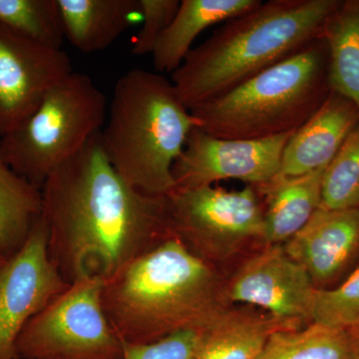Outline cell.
<instances>
[{
  "mask_svg": "<svg viewBox=\"0 0 359 359\" xmlns=\"http://www.w3.org/2000/svg\"><path fill=\"white\" fill-rule=\"evenodd\" d=\"M323 36L228 93L190 109L196 128L219 139L263 140L294 133L330 94Z\"/></svg>",
  "mask_w": 359,
  "mask_h": 359,
  "instance_id": "5b68a950",
  "label": "cell"
},
{
  "mask_svg": "<svg viewBox=\"0 0 359 359\" xmlns=\"http://www.w3.org/2000/svg\"><path fill=\"white\" fill-rule=\"evenodd\" d=\"M166 200L172 235L205 261L231 254L252 238H263L264 207L254 186L240 191L214 186L176 189Z\"/></svg>",
  "mask_w": 359,
  "mask_h": 359,
  "instance_id": "ba28073f",
  "label": "cell"
},
{
  "mask_svg": "<svg viewBox=\"0 0 359 359\" xmlns=\"http://www.w3.org/2000/svg\"><path fill=\"white\" fill-rule=\"evenodd\" d=\"M0 25L47 48L65 39L56 0H0Z\"/></svg>",
  "mask_w": 359,
  "mask_h": 359,
  "instance_id": "7402d4cb",
  "label": "cell"
},
{
  "mask_svg": "<svg viewBox=\"0 0 359 359\" xmlns=\"http://www.w3.org/2000/svg\"><path fill=\"white\" fill-rule=\"evenodd\" d=\"M313 280L301 264L273 245L252 257L231 283L233 302L252 304L280 320H309L314 290Z\"/></svg>",
  "mask_w": 359,
  "mask_h": 359,
  "instance_id": "7c38bea8",
  "label": "cell"
},
{
  "mask_svg": "<svg viewBox=\"0 0 359 359\" xmlns=\"http://www.w3.org/2000/svg\"><path fill=\"white\" fill-rule=\"evenodd\" d=\"M47 237L41 215L22 249L0 268V359H16L26 323L70 285L49 257Z\"/></svg>",
  "mask_w": 359,
  "mask_h": 359,
  "instance_id": "30bf717a",
  "label": "cell"
},
{
  "mask_svg": "<svg viewBox=\"0 0 359 359\" xmlns=\"http://www.w3.org/2000/svg\"><path fill=\"white\" fill-rule=\"evenodd\" d=\"M348 332V353L346 359H359V327L347 330Z\"/></svg>",
  "mask_w": 359,
  "mask_h": 359,
  "instance_id": "4316f807",
  "label": "cell"
},
{
  "mask_svg": "<svg viewBox=\"0 0 359 359\" xmlns=\"http://www.w3.org/2000/svg\"><path fill=\"white\" fill-rule=\"evenodd\" d=\"M292 135L263 140H228L194 128L172 170L176 189L212 186L229 179L254 187L269 183L280 171L283 149Z\"/></svg>",
  "mask_w": 359,
  "mask_h": 359,
  "instance_id": "9c48e42d",
  "label": "cell"
},
{
  "mask_svg": "<svg viewBox=\"0 0 359 359\" xmlns=\"http://www.w3.org/2000/svg\"><path fill=\"white\" fill-rule=\"evenodd\" d=\"M347 353V330L311 323L302 330H276L256 359H346Z\"/></svg>",
  "mask_w": 359,
  "mask_h": 359,
  "instance_id": "44dd1931",
  "label": "cell"
},
{
  "mask_svg": "<svg viewBox=\"0 0 359 359\" xmlns=\"http://www.w3.org/2000/svg\"><path fill=\"white\" fill-rule=\"evenodd\" d=\"M325 168L294 177H278L255 187L264 197L263 238L271 245L285 244L309 223L320 207Z\"/></svg>",
  "mask_w": 359,
  "mask_h": 359,
  "instance_id": "9a60e30c",
  "label": "cell"
},
{
  "mask_svg": "<svg viewBox=\"0 0 359 359\" xmlns=\"http://www.w3.org/2000/svg\"><path fill=\"white\" fill-rule=\"evenodd\" d=\"M309 320L348 330L359 327V268L334 289H316Z\"/></svg>",
  "mask_w": 359,
  "mask_h": 359,
  "instance_id": "cb8c5ba5",
  "label": "cell"
},
{
  "mask_svg": "<svg viewBox=\"0 0 359 359\" xmlns=\"http://www.w3.org/2000/svg\"><path fill=\"white\" fill-rule=\"evenodd\" d=\"M180 4L179 0H139L143 25L132 41L134 55L152 54L158 40L178 13Z\"/></svg>",
  "mask_w": 359,
  "mask_h": 359,
  "instance_id": "d4e9b609",
  "label": "cell"
},
{
  "mask_svg": "<svg viewBox=\"0 0 359 359\" xmlns=\"http://www.w3.org/2000/svg\"><path fill=\"white\" fill-rule=\"evenodd\" d=\"M107 118V99L91 78L73 72L52 87L36 109L0 137V154L13 171L41 189L54 170L74 157Z\"/></svg>",
  "mask_w": 359,
  "mask_h": 359,
  "instance_id": "8992f818",
  "label": "cell"
},
{
  "mask_svg": "<svg viewBox=\"0 0 359 359\" xmlns=\"http://www.w3.org/2000/svg\"><path fill=\"white\" fill-rule=\"evenodd\" d=\"M295 323L224 311L199 332L195 359H256L271 334Z\"/></svg>",
  "mask_w": 359,
  "mask_h": 359,
  "instance_id": "ac0fdd59",
  "label": "cell"
},
{
  "mask_svg": "<svg viewBox=\"0 0 359 359\" xmlns=\"http://www.w3.org/2000/svg\"><path fill=\"white\" fill-rule=\"evenodd\" d=\"M99 276L72 283L26 323L16 359H122L123 341L104 311Z\"/></svg>",
  "mask_w": 359,
  "mask_h": 359,
  "instance_id": "52a82bcc",
  "label": "cell"
},
{
  "mask_svg": "<svg viewBox=\"0 0 359 359\" xmlns=\"http://www.w3.org/2000/svg\"><path fill=\"white\" fill-rule=\"evenodd\" d=\"M73 72L62 49L41 46L0 25V137L18 128Z\"/></svg>",
  "mask_w": 359,
  "mask_h": 359,
  "instance_id": "8fae6325",
  "label": "cell"
},
{
  "mask_svg": "<svg viewBox=\"0 0 359 359\" xmlns=\"http://www.w3.org/2000/svg\"><path fill=\"white\" fill-rule=\"evenodd\" d=\"M48 255L68 285L105 280L171 236L166 197L137 190L117 174L99 133L41 187Z\"/></svg>",
  "mask_w": 359,
  "mask_h": 359,
  "instance_id": "6da1fadb",
  "label": "cell"
},
{
  "mask_svg": "<svg viewBox=\"0 0 359 359\" xmlns=\"http://www.w3.org/2000/svg\"><path fill=\"white\" fill-rule=\"evenodd\" d=\"M211 264L173 235L106 278L104 311L124 344H143L194 330L223 313Z\"/></svg>",
  "mask_w": 359,
  "mask_h": 359,
  "instance_id": "7a4b0ae2",
  "label": "cell"
},
{
  "mask_svg": "<svg viewBox=\"0 0 359 359\" xmlns=\"http://www.w3.org/2000/svg\"><path fill=\"white\" fill-rule=\"evenodd\" d=\"M285 252L323 289L344 275L359 254V208H318L309 223L285 245Z\"/></svg>",
  "mask_w": 359,
  "mask_h": 359,
  "instance_id": "4fadbf2b",
  "label": "cell"
},
{
  "mask_svg": "<svg viewBox=\"0 0 359 359\" xmlns=\"http://www.w3.org/2000/svg\"><path fill=\"white\" fill-rule=\"evenodd\" d=\"M320 208H359V124L348 135L323 173Z\"/></svg>",
  "mask_w": 359,
  "mask_h": 359,
  "instance_id": "603a6c76",
  "label": "cell"
},
{
  "mask_svg": "<svg viewBox=\"0 0 359 359\" xmlns=\"http://www.w3.org/2000/svg\"><path fill=\"white\" fill-rule=\"evenodd\" d=\"M262 0H183L171 25L152 52L157 73H173L192 50L196 39L211 26L259 6Z\"/></svg>",
  "mask_w": 359,
  "mask_h": 359,
  "instance_id": "2e32d148",
  "label": "cell"
},
{
  "mask_svg": "<svg viewBox=\"0 0 359 359\" xmlns=\"http://www.w3.org/2000/svg\"><path fill=\"white\" fill-rule=\"evenodd\" d=\"M8 261V257L6 256L4 252H2L1 249H0V268L4 266L6 262Z\"/></svg>",
  "mask_w": 359,
  "mask_h": 359,
  "instance_id": "83f0119b",
  "label": "cell"
},
{
  "mask_svg": "<svg viewBox=\"0 0 359 359\" xmlns=\"http://www.w3.org/2000/svg\"><path fill=\"white\" fill-rule=\"evenodd\" d=\"M199 332L183 330L150 344L123 342L122 359H195Z\"/></svg>",
  "mask_w": 359,
  "mask_h": 359,
  "instance_id": "484cf974",
  "label": "cell"
},
{
  "mask_svg": "<svg viewBox=\"0 0 359 359\" xmlns=\"http://www.w3.org/2000/svg\"><path fill=\"white\" fill-rule=\"evenodd\" d=\"M194 128L195 119L171 80L133 69L115 85L99 139L125 182L147 195L167 197L176 190L172 170Z\"/></svg>",
  "mask_w": 359,
  "mask_h": 359,
  "instance_id": "277c9868",
  "label": "cell"
},
{
  "mask_svg": "<svg viewBox=\"0 0 359 359\" xmlns=\"http://www.w3.org/2000/svg\"><path fill=\"white\" fill-rule=\"evenodd\" d=\"M42 215V193L0 154V249L7 257L18 254Z\"/></svg>",
  "mask_w": 359,
  "mask_h": 359,
  "instance_id": "ffe728a7",
  "label": "cell"
},
{
  "mask_svg": "<svg viewBox=\"0 0 359 359\" xmlns=\"http://www.w3.org/2000/svg\"><path fill=\"white\" fill-rule=\"evenodd\" d=\"M330 91L348 99L359 112V0L340 1L323 25Z\"/></svg>",
  "mask_w": 359,
  "mask_h": 359,
  "instance_id": "d6986e66",
  "label": "cell"
},
{
  "mask_svg": "<svg viewBox=\"0 0 359 359\" xmlns=\"http://www.w3.org/2000/svg\"><path fill=\"white\" fill-rule=\"evenodd\" d=\"M358 124L356 106L330 91L318 111L290 136L276 176H299L327 167Z\"/></svg>",
  "mask_w": 359,
  "mask_h": 359,
  "instance_id": "5bb4252c",
  "label": "cell"
},
{
  "mask_svg": "<svg viewBox=\"0 0 359 359\" xmlns=\"http://www.w3.org/2000/svg\"><path fill=\"white\" fill-rule=\"evenodd\" d=\"M339 0H269L226 21L171 74L192 109L228 93L302 50L323 33Z\"/></svg>",
  "mask_w": 359,
  "mask_h": 359,
  "instance_id": "3957f363",
  "label": "cell"
},
{
  "mask_svg": "<svg viewBox=\"0 0 359 359\" xmlns=\"http://www.w3.org/2000/svg\"><path fill=\"white\" fill-rule=\"evenodd\" d=\"M65 39L77 50L108 48L140 14L139 0H56Z\"/></svg>",
  "mask_w": 359,
  "mask_h": 359,
  "instance_id": "e0dca14e",
  "label": "cell"
}]
</instances>
